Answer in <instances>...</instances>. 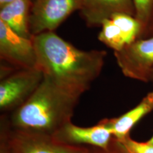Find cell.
Masks as SVG:
<instances>
[{
	"label": "cell",
	"mask_w": 153,
	"mask_h": 153,
	"mask_svg": "<svg viewBox=\"0 0 153 153\" xmlns=\"http://www.w3.org/2000/svg\"><path fill=\"white\" fill-rule=\"evenodd\" d=\"M82 0H32L29 29L32 36L54 31L74 11L80 10Z\"/></svg>",
	"instance_id": "cell-5"
},
{
	"label": "cell",
	"mask_w": 153,
	"mask_h": 153,
	"mask_svg": "<svg viewBox=\"0 0 153 153\" xmlns=\"http://www.w3.org/2000/svg\"><path fill=\"white\" fill-rule=\"evenodd\" d=\"M0 153H12L7 139L3 134H1V143H0Z\"/></svg>",
	"instance_id": "cell-17"
},
{
	"label": "cell",
	"mask_w": 153,
	"mask_h": 153,
	"mask_svg": "<svg viewBox=\"0 0 153 153\" xmlns=\"http://www.w3.org/2000/svg\"><path fill=\"white\" fill-rule=\"evenodd\" d=\"M63 144L90 145L93 148L106 149L111 143L114 136L102 120L91 127H79L72 121L68 122L52 136Z\"/></svg>",
	"instance_id": "cell-8"
},
{
	"label": "cell",
	"mask_w": 153,
	"mask_h": 153,
	"mask_svg": "<svg viewBox=\"0 0 153 153\" xmlns=\"http://www.w3.org/2000/svg\"><path fill=\"white\" fill-rule=\"evenodd\" d=\"M4 135L12 153H91L87 147L63 144L51 135L15 131L3 126Z\"/></svg>",
	"instance_id": "cell-4"
},
{
	"label": "cell",
	"mask_w": 153,
	"mask_h": 153,
	"mask_svg": "<svg viewBox=\"0 0 153 153\" xmlns=\"http://www.w3.org/2000/svg\"><path fill=\"white\" fill-rule=\"evenodd\" d=\"M133 1L135 10V17L143 25L145 34L152 13L153 0H133Z\"/></svg>",
	"instance_id": "cell-14"
},
{
	"label": "cell",
	"mask_w": 153,
	"mask_h": 153,
	"mask_svg": "<svg viewBox=\"0 0 153 153\" xmlns=\"http://www.w3.org/2000/svg\"><path fill=\"white\" fill-rule=\"evenodd\" d=\"M153 111V91L147 94L139 104L118 117L101 120L118 141L130 135L132 128L145 116Z\"/></svg>",
	"instance_id": "cell-10"
},
{
	"label": "cell",
	"mask_w": 153,
	"mask_h": 153,
	"mask_svg": "<svg viewBox=\"0 0 153 153\" xmlns=\"http://www.w3.org/2000/svg\"><path fill=\"white\" fill-rule=\"evenodd\" d=\"M16 1V0H0V8L4 7L8 4H10L13 1Z\"/></svg>",
	"instance_id": "cell-19"
},
{
	"label": "cell",
	"mask_w": 153,
	"mask_h": 153,
	"mask_svg": "<svg viewBox=\"0 0 153 153\" xmlns=\"http://www.w3.org/2000/svg\"><path fill=\"white\" fill-rule=\"evenodd\" d=\"M32 0H16L0 8V20L22 37L31 39L29 16Z\"/></svg>",
	"instance_id": "cell-11"
},
{
	"label": "cell",
	"mask_w": 153,
	"mask_h": 153,
	"mask_svg": "<svg viewBox=\"0 0 153 153\" xmlns=\"http://www.w3.org/2000/svg\"><path fill=\"white\" fill-rule=\"evenodd\" d=\"M148 142L150 143H152V144H153V135L152 136V137H151V138L149 140Z\"/></svg>",
	"instance_id": "cell-21"
},
{
	"label": "cell",
	"mask_w": 153,
	"mask_h": 153,
	"mask_svg": "<svg viewBox=\"0 0 153 153\" xmlns=\"http://www.w3.org/2000/svg\"><path fill=\"white\" fill-rule=\"evenodd\" d=\"M149 82H150V83H151L153 85V69L150 72V76H149Z\"/></svg>",
	"instance_id": "cell-20"
},
{
	"label": "cell",
	"mask_w": 153,
	"mask_h": 153,
	"mask_svg": "<svg viewBox=\"0 0 153 153\" xmlns=\"http://www.w3.org/2000/svg\"><path fill=\"white\" fill-rule=\"evenodd\" d=\"M150 36H153V10L152 15H151V18L150 20V22H149L148 26L147 28L146 31L143 36V38H148L150 37Z\"/></svg>",
	"instance_id": "cell-18"
},
{
	"label": "cell",
	"mask_w": 153,
	"mask_h": 153,
	"mask_svg": "<svg viewBox=\"0 0 153 153\" xmlns=\"http://www.w3.org/2000/svg\"><path fill=\"white\" fill-rule=\"evenodd\" d=\"M114 57L124 76L149 82L153 69V36L138 38L120 51H115Z\"/></svg>",
	"instance_id": "cell-6"
},
{
	"label": "cell",
	"mask_w": 153,
	"mask_h": 153,
	"mask_svg": "<svg viewBox=\"0 0 153 153\" xmlns=\"http://www.w3.org/2000/svg\"><path fill=\"white\" fill-rule=\"evenodd\" d=\"M79 98L44 75L31 97L12 111L9 127L15 131L53 136L71 121Z\"/></svg>",
	"instance_id": "cell-2"
},
{
	"label": "cell",
	"mask_w": 153,
	"mask_h": 153,
	"mask_svg": "<svg viewBox=\"0 0 153 153\" xmlns=\"http://www.w3.org/2000/svg\"><path fill=\"white\" fill-rule=\"evenodd\" d=\"M101 30L98 36L99 41L115 51H120L126 45L121 30L111 19H106L101 25Z\"/></svg>",
	"instance_id": "cell-13"
},
{
	"label": "cell",
	"mask_w": 153,
	"mask_h": 153,
	"mask_svg": "<svg viewBox=\"0 0 153 153\" xmlns=\"http://www.w3.org/2000/svg\"><path fill=\"white\" fill-rule=\"evenodd\" d=\"M91 149H92L91 153H128L121 143L114 137L111 145L106 149L93 148V147H91Z\"/></svg>",
	"instance_id": "cell-16"
},
{
	"label": "cell",
	"mask_w": 153,
	"mask_h": 153,
	"mask_svg": "<svg viewBox=\"0 0 153 153\" xmlns=\"http://www.w3.org/2000/svg\"><path fill=\"white\" fill-rule=\"evenodd\" d=\"M43 77V72L36 67L18 70L2 78L0 82L1 111H14L24 104L39 87Z\"/></svg>",
	"instance_id": "cell-3"
},
{
	"label": "cell",
	"mask_w": 153,
	"mask_h": 153,
	"mask_svg": "<svg viewBox=\"0 0 153 153\" xmlns=\"http://www.w3.org/2000/svg\"><path fill=\"white\" fill-rule=\"evenodd\" d=\"M119 142L128 153H153V144L148 141L138 142L128 135Z\"/></svg>",
	"instance_id": "cell-15"
},
{
	"label": "cell",
	"mask_w": 153,
	"mask_h": 153,
	"mask_svg": "<svg viewBox=\"0 0 153 153\" xmlns=\"http://www.w3.org/2000/svg\"><path fill=\"white\" fill-rule=\"evenodd\" d=\"M0 57L11 65L21 69L37 67L33 41L22 37L0 20Z\"/></svg>",
	"instance_id": "cell-7"
},
{
	"label": "cell",
	"mask_w": 153,
	"mask_h": 153,
	"mask_svg": "<svg viewBox=\"0 0 153 153\" xmlns=\"http://www.w3.org/2000/svg\"><path fill=\"white\" fill-rule=\"evenodd\" d=\"M110 19L119 26L123 33L126 45L133 43L138 38H143L144 28L135 16L126 13H116Z\"/></svg>",
	"instance_id": "cell-12"
},
{
	"label": "cell",
	"mask_w": 153,
	"mask_h": 153,
	"mask_svg": "<svg viewBox=\"0 0 153 153\" xmlns=\"http://www.w3.org/2000/svg\"><path fill=\"white\" fill-rule=\"evenodd\" d=\"M79 11L90 27L101 26L116 13L135 14L133 0H82Z\"/></svg>",
	"instance_id": "cell-9"
},
{
	"label": "cell",
	"mask_w": 153,
	"mask_h": 153,
	"mask_svg": "<svg viewBox=\"0 0 153 153\" xmlns=\"http://www.w3.org/2000/svg\"><path fill=\"white\" fill-rule=\"evenodd\" d=\"M37 68L53 81L81 97L100 75L107 53L103 50H80L54 31L32 37Z\"/></svg>",
	"instance_id": "cell-1"
}]
</instances>
